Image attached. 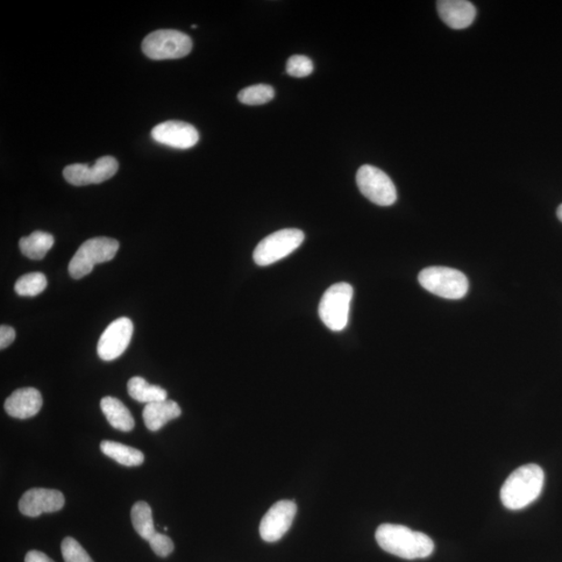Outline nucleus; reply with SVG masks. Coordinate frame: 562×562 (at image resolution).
<instances>
[{
  "label": "nucleus",
  "instance_id": "cd10ccee",
  "mask_svg": "<svg viewBox=\"0 0 562 562\" xmlns=\"http://www.w3.org/2000/svg\"><path fill=\"white\" fill-rule=\"evenodd\" d=\"M25 562H54L51 557H48L46 554L33 550L26 554Z\"/></svg>",
  "mask_w": 562,
  "mask_h": 562
},
{
  "label": "nucleus",
  "instance_id": "a211bd4d",
  "mask_svg": "<svg viewBox=\"0 0 562 562\" xmlns=\"http://www.w3.org/2000/svg\"><path fill=\"white\" fill-rule=\"evenodd\" d=\"M54 244V238L51 233L44 232H34L31 236L21 238L19 247L26 258L40 261L45 258V255Z\"/></svg>",
  "mask_w": 562,
  "mask_h": 562
},
{
  "label": "nucleus",
  "instance_id": "4468645a",
  "mask_svg": "<svg viewBox=\"0 0 562 562\" xmlns=\"http://www.w3.org/2000/svg\"><path fill=\"white\" fill-rule=\"evenodd\" d=\"M43 405L42 395L37 389H16L5 402L8 415L16 419H28L38 414Z\"/></svg>",
  "mask_w": 562,
  "mask_h": 562
},
{
  "label": "nucleus",
  "instance_id": "f3484780",
  "mask_svg": "<svg viewBox=\"0 0 562 562\" xmlns=\"http://www.w3.org/2000/svg\"><path fill=\"white\" fill-rule=\"evenodd\" d=\"M101 408L113 429L130 432L133 429L134 419L131 411L115 397H104L101 401Z\"/></svg>",
  "mask_w": 562,
  "mask_h": 562
},
{
  "label": "nucleus",
  "instance_id": "4be33fe9",
  "mask_svg": "<svg viewBox=\"0 0 562 562\" xmlns=\"http://www.w3.org/2000/svg\"><path fill=\"white\" fill-rule=\"evenodd\" d=\"M46 287V276L40 272H35L21 276L15 283V291L19 296L35 297L41 294Z\"/></svg>",
  "mask_w": 562,
  "mask_h": 562
},
{
  "label": "nucleus",
  "instance_id": "b1692460",
  "mask_svg": "<svg viewBox=\"0 0 562 562\" xmlns=\"http://www.w3.org/2000/svg\"><path fill=\"white\" fill-rule=\"evenodd\" d=\"M62 555L65 562H94L83 546L74 537H66L62 542Z\"/></svg>",
  "mask_w": 562,
  "mask_h": 562
},
{
  "label": "nucleus",
  "instance_id": "f257e3e1",
  "mask_svg": "<svg viewBox=\"0 0 562 562\" xmlns=\"http://www.w3.org/2000/svg\"><path fill=\"white\" fill-rule=\"evenodd\" d=\"M375 538L382 550L403 559L427 558L435 551V543L429 536L402 525L382 524Z\"/></svg>",
  "mask_w": 562,
  "mask_h": 562
},
{
  "label": "nucleus",
  "instance_id": "393cba45",
  "mask_svg": "<svg viewBox=\"0 0 562 562\" xmlns=\"http://www.w3.org/2000/svg\"><path fill=\"white\" fill-rule=\"evenodd\" d=\"M314 71V63L305 55H293L288 60L287 73L293 77H307Z\"/></svg>",
  "mask_w": 562,
  "mask_h": 562
},
{
  "label": "nucleus",
  "instance_id": "dca6fc26",
  "mask_svg": "<svg viewBox=\"0 0 562 562\" xmlns=\"http://www.w3.org/2000/svg\"><path fill=\"white\" fill-rule=\"evenodd\" d=\"M182 409L173 400H163L146 404L143 410L144 423L151 431H158L169 421L180 418Z\"/></svg>",
  "mask_w": 562,
  "mask_h": 562
},
{
  "label": "nucleus",
  "instance_id": "6e6552de",
  "mask_svg": "<svg viewBox=\"0 0 562 562\" xmlns=\"http://www.w3.org/2000/svg\"><path fill=\"white\" fill-rule=\"evenodd\" d=\"M357 183L360 193L377 205L389 206L397 201L394 182L379 168L371 165L360 167L357 174Z\"/></svg>",
  "mask_w": 562,
  "mask_h": 562
},
{
  "label": "nucleus",
  "instance_id": "423d86ee",
  "mask_svg": "<svg viewBox=\"0 0 562 562\" xmlns=\"http://www.w3.org/2000/svg\"><path fill=\"white\" fill-rule=\"evenodd\" d=\"M193 47L188 35L175 30H160L148 35L142 43V51L149 59L175 60L187 56Z\"/></svg>",
  "mask_w": 562,
  "mask_h": 562
},
{
  "label": "nucleus",
  "instance_id": "5701e85b",
  "mask_svg": "<svg viewBox=\"0 0 562 562\" xmlns=\"http://www.w3.org/2000/svg\"><path fill=\"white\" fill-rule=\"evenodd\" d=\"M274 89L269 84H254L242 90L238 95L239 101L247 105H261L272 101Z\"/></svg>",
  "mask_w": 562,
  "mask_h": 562
},
{
  "label": "nucleus",
  "instance_id": "f8f14e48",
  "mask_svg": "<svg viewBox=\"0 0 562 562\" xmlns=\"http://www.w3.org/2000/svg\"><path fill=\"white\" fill-rule=\"evenodd\" d=\"M65 505V497L56 489L32 488L21 497L19 510L21 514L37 518L42 514H52L61 510Z\"/></svg>",
  "mask_w": 562,
  "mask_h": 562
},
{
  "label": "nucleus",
  "instance_id": "20e7f679",
  "mask_svg": "<svg viewBox=\"0 0 562 562\" xmlns=\"http://www.w3.org/2000/svg\"><path fill=\"white\" fill-rule=\"evenodd\" d=\"M353 288L350 283L339 282L327 289L319 305V316L327 329L341 331L350 321Z\"/></svg>",
  "mask_w": 562,
  "mask_h": 562
},
{
  "label": "nucleus",
  "instance_id": "2eb2a0df",
  "mask_svg": "<svg viewBox=\"0 0 562 562\" xmlns=\"http://www.w3.org/2000/svg\"><path fill=\"white\" fill-rule=\"evenodd\" d=\"M437 6L439 17L453 30H464L474 23L476 8L467 0H440Z\"/></svg>",
  "mask_w": 562,
  "mask_h": 562
},
{
  "label": "nucleus",
  "instance_id": "7ed1b4c3",
  "mask_svg": "<svg viewBox=\"0 0 562 562\" xmlns=\"http://www.w3.org/2000/svg\"><path fill=\"white\" fill-rule=\"evenodd\" d=\"M119 246L118 241L105 237L85 241L69 262L70 276L74 280L87 276L95 265L115 258Z\"/></svg>",
  "mask_w": 562,
  "mask_h": 562
},
{
  "label": "nucleus",
  "instance_id": "f03ea898",
  "mask_svg": "<svg viewBox=\"0 0 562 562\" xmlns=\"http://www.w3.org/2000/svg\"><path fill=\"white\" fill-rule=\"evenodd\" d=\"M545 482L543 468L525 465L512 472L501 488V501L510 510H520L535 502L542 494Z\"/></svg>",
  "mask_w": 562,
  "mask_h": 562
},
{
  "label": "nucleus",
  "instance_id": "aec40b11",
  "mask_svg": "<svg viewBox=\"0 0 562 562\" xmlns=\"http://www.w3.org/2000/svg\"><path fill=\"white\" fill-rule=\"evenodd\" d=\"M127 390L133 399L146 404L167 400L168 396L166 389L153 386L139 376L133 377L128 381Z\"/></svg>",
  "mask_w": 562,
  "mask_h": 562
},
{
  "label": "nucleus",
  "instance_id": "6ab92c4d",
  "mask_svg": "<svg viewBox=\"0 0 562 562\" xmlns=\"http://www.w3.org/2000/svg\"><path fill=\"white\" fill-rule=\"evenodd\" d=\"M101 449L106 457L116 460L118 464L125 467H138L143 464L145 457L134 448L113 442V440H103Z\"/></svg>",
  "mask_w": 562,
  "mask_h": 562
},
{
  "label": "nucleus",
  "instance_id": "0eeeda50",
  "mask_svg": "<svg viewBox=\"0 0 562 562\" xmlns=\"http://www.w3.org/2000/svg\"><path fill=\"white\" fill-rule=\"evenodd\" d=\"M304 238L303 232L296 229L281 230L270 234L255 248V264L261 267L275 264L293 253L303 243Z\"/></svg>",
  "mask_w": 562,
  "mask_h": 562
},
{
  "label": "nucleus",
  "instance_id": "9d476101",
  "mask_svg": "<svg viewBox=\"0 0 562 562\" xmlns=\"http://www.w3.org/2000/svg\"><path fill=\"white\" fill-rule=\"evenodd\" d=\"M118 162L113 156H103L94 166L85 163H74L64 169L65 180L76 187L88 186L92 183H102L112 179L117 173Z\"/></svg>",
  "mask_w": 562,
  "mask_h": 562
},
{
  "label": "nucleus",
  "instance_id": "9b49d317",
  "mask_svg": "<svg viewBox=\"0 0 562 562\" xmlns=\"http://www.w3.org/2000/svg\"><path fill=\"white\" fill-rule=\"evenodd\" d=\"M297 514V505L294 501L282 500L277 502L262 518L260 525V535L267 543H275L282 538L291 528Z\"/></svg>",
  "mask_w": 562,
  "mask_h": 562
},
{
  "label": "nucleus",
  "instance_id": "1a4fd4ad",
  "mask_svg": "<svg viewBox=\"0 0 562 562\" xmlns=\"http://www.w3.org/2000/svg\"><path fill=\"white\" fill-rule=\"evenodd\" d=\"M133 332L131 319L119 318L112 322L102 334L97 345L99 358L111 361L121 357L130 345Z\"/></svg>",
  "mask_w": 562,
  "mask_h": 562
},
{
  "label": "nucleus",
  "instance_id": "39448f33",
  "mask_svg": "<svg viewBox=\"0 0 562 562\" xmlns=\"http://www.w3.org/2000/svg\"><path fill=\"white\" fill-rule=\"evenodd\" d=\"M419 282L430 293L445 299H461L468 290V281L464 273L452 268L430 267L419 274Z\"/></svg>",
  "mask_w": 562,
  "mask_h": 562
},
{
  "label": "nucleus",
  "instance_id": "a878e982",
  "mask_svg": "<svg viewBox=\"0 0 562 562\" xmlns=\"http://www.w3.org/2000/svg\"><path fill=\"white\" fill-rule=\"evenodd\" d=\"M148 542L153 551L160 557H167L174 550L173 539L159 532H156Z\"/></svg>",
  "mask_w": 562,
  "mask_h": 562
},
{
  "label": "nucleus",
  "instance_id": "bb28decb",
  "mask_svg": "<svg viewBox=\"0 0 562 562\" xmlns=\"http://www.w3.org/2000/svg\"><path fill=\"white\" fill-rule=\"evenodd\" d=\"M15 330L12 327L2 325L0 327V350H4L6 347H9L15 340Z\"/></svg>",
  "mask_w": 562,
  "mask_h": 562
},
{
  "label": "nucleus",
  "instance_id": "412c9836",
  "mask_svg": "<svg viewBox=\"0 0 562 562\" xmlns=\"http://www.w3.org/2000/svg\"><path fill=\"white\" fill-rule=\"evenodd\" d=\"M131 515L133 528L138 535L145 540L151 539L156 533L151 505L139 501L133 505Z\"/></svg>",
  "mask_w": 562,
  "mask_h": 562
},
{
  "label": "nucleus",
  "instance_id": "ddd939ff",
  "mask_svg": "<svg viewBox=\"0 0 562 562\" xmlns=\"http://www.w3.org/2000/svg\"><path fill=\"white\" fill-rule=\"evenodd\" d=\"M152 137L160 144L177 149L194 147L199 141L198 131L193 125L175 120L153 127Z\"/></svg>",
  "mask_w": 562,
  "mask_h": 562
},
{
  "label": "nucleus",
  "instance_id": "c85d7f7f",
  "mask_svg": "<svg viewBox=\"0 0 562 562\" xmlns=\"http://www.w3.org/2000/svg\"><path fill=\"white\" fill-rule=\"evenodd\" d=\"M557 217L560 220V222H562V204H560L559 208L557 209Z\"/></svg>",
  "mask_w": 562,
  "mask_h": 562
}]
</instances>
